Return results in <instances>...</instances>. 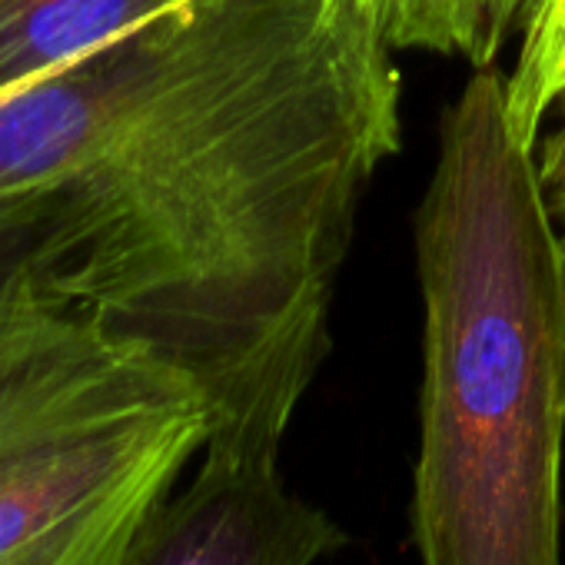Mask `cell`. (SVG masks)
Listing matches in <instances>:
<instances>
[{"label": "cell", "mask_w": 565, "mask_h": 565, "mask_svg": "<svg viewBox=\"0 0 565 565\" xmlns=\"http://www.w3.org/2000/svg\"><path fill=\"white\" fill-rule=\"evenodd\" d=\"M416 269L419 562L562 565L565 246L492 67L439 120Z\"/></svg>", "instance_id": "7a4b0ae2"}, {"label": "cell", "mask_w": 565, "mask_h": 565, "mask_svg": "<svg viewBox=\"0 0 565 565\" xmlns=\"http://www.w3.org/2000/svg\"><path fill=\"white\" fill-rule=\"evenodd\" d=\"M347 545L327 509L282 486L279 446L206 439L190 486L150 512L120 565H317Z\"/></svg>", "instance_id": "277c9868"}, {"label": "cell", "mask_w": 565, "mask_h": 565, "mask_svg": "<svg viewBox=\"0 0 565 565\" xmlns=\"http://www.w3.org/2000/svg\"><path fill=\"white\" fill-rule=\"evenodd\" d=\"M177 0H0V104Z\"/></svg>", "instance_id": "8992f818"}, {"label": "cell", "mask_w": 565, "mask_h": 565, "mask_svg": "<svg viewBox=\"0 0 565 565\" xmlns=\"http://www.w3.org/2000/svg\"><path fill=\"white\" fill-rule=\"evenodd\" d=\"M535 163H539V180H542L552 216L565 220V117L535 150Z\"/></svg>", "instance_id": "9c48e42d"}, {"label": "cell", "mask_w": 565, "mask_h": 565, "mask_svg": "<svg viewBox=\"0 0 565 565\" xmlns=\"http://www.w3.org/2000/svg\"><path fill=\"white\" fill-rule=\"evenodd\" d=\"M565 97V0H532L522 21V47L505 77L509 117L535 147L545 114Z\"/></svg>", "instance_id": "ba28073f"}, {"label": "cell", "mask_w": 565, "mask_h": 565, "mask_svg": "<svg viewBox=\"0 0 565 565\" xmlns=\"http://www.w3.org/2000/svg\"><path fill=\"white\" fill-rule=\"evenodd\" d=\"M383 0H177L0 104V193L64 180L67 297L279 446L330 353L356 210L399 150Z\"/></svg>", "instance_id": "6da1fadb"}, {"label": "cell", "mask_w": 565, "mask_h": 565, "mask_svg": "<svg viewBox=\"0 0 565 565\" xmlns=\"http://www.w3.org/2000/svg\"><path fill=\"white\" fill-rule=\"evenodd\" d=\"M529 8L532 0H383V24L393 51H433L482 71Z\"/></svg>", "instance_id": "52a82bcc"}, {"label": "cell", "mask_w": 565, "mask_h": 565, "mask_svg": "<svg viewBox=\"0 0 565 565\" xmlns=\"http://www.w3.org/2000/svg\"><path fill=\"white\" fill-rule=\"evenodd\" d=\"M74 203L64 180L0 193V360L47 320L81 310L64 290Z\"/></svg>", "instance_id": "5b68a950"}, {"label": "cell", "mask_w": 565, "mask_h": 565, "mask_svg": "<svg viewBox=\"0 0 565 565\" xmlns=\"http://www.w3.org/2000/svg\"><path fill=\"white\" fill-rule=\"evenodd\" d=\"M200 386L84 310L0 360V565H120L210 439Z\"/></svg>", "instance_id": "3957f363"}]
</instances>
